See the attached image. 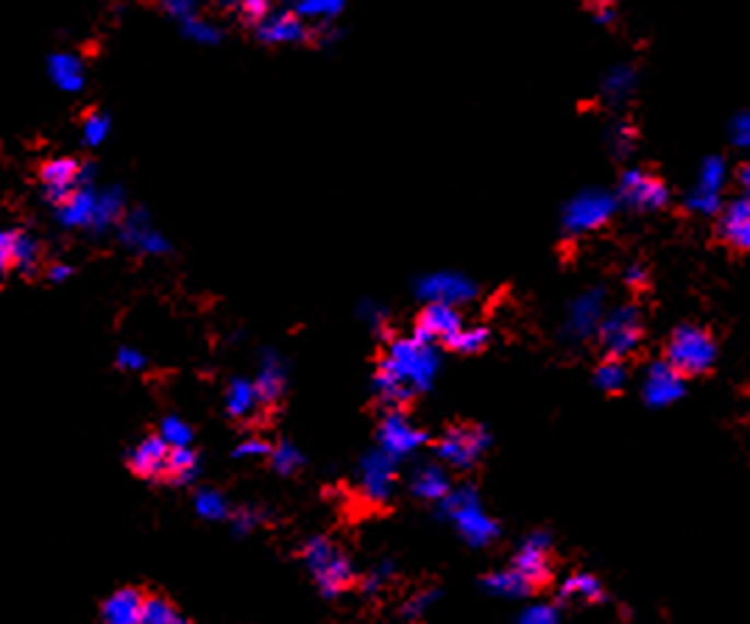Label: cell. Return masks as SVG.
I'll list each match as a JSON object with an SVG mask.
<instances>
[{
	"mask_svg": "<svg viewBox=\"0 0 750 624\" xmlns=\"http://www.w3.org/2000/svg\"><path fill=\"white\" fill-rule=\"evenodd\" d=\"M254 37L263 45L277 48V45L308 43L313 37V31H310V25L299 14H293L290 9H279V12L268 14L259 25H254Z\"/></svg>",
	"mask_w": 750,
	"mask_h": 624,
	"instance_id": "obj_17",
	"label": "cell"
},
{
	"mask_svg": "<svg viewBox=\"0 0 750 624\" xmlns=\"http://www.w3.org/2000/svg\"><path fill=\"white\" fill-rule=\"evenodd\" d=\"M458 330H463V315L458 312V307L436 304V301H432V304H425V310H422V315H418L413 337H418V340H425V343H432V340L443 343L455 335Z\"/></svg>",
	"mask_w": 750,
	"mask_h": 624,
	"instance_id": "obj_19",
	"label": "cell"
},
{
	"mask_svg": "<svg viewBox=\"0 0 750 624\" xmlns=\"http://www.w3.org/2000/svg\"><path fill=\"white\" fill-rule=\"evenodd\" d=\"M616 207H620V198L614 193L603 190V187H586L566 201L564 212H561V227L569 238L597 232L611 221Z\"/></svg>",
	"mask_w": 750,
	"mask_h": 624,
	"instance_id": "obj_4",
	"label": "cell"
},
{
	"mask_svg": "<svg viewBox=\"0 0 750 624\" xmlns=\"http://www.w3.org/2000/svg\"><path fill=\"white\" fill-rule=\"evenodd\" d=\"M616 198L631 212H658L670 204V187L656 173L645 171V167H631V171L622 173Z\"/></svg>",
	"mask_w": 750,
	"mask_h": 624,
	"instance_id": "obj_8",
	"label": "cell"
},
{
	"mask_svg": "<svg viewBox=\"0 0 750 624\" xmlns=\"http://www.w3.org/2000/svg\"><path fill=\"white\" fill-rule=\"evenodd\" d=\"M302 557L304 564H308L310 575L319 582L321 594L330 597V600L344 594L346 588L351 586V580H355V569H351L349 557L326 539H310L304 544Z\"/></svg>",
	"mask_w": 750,
	"mask_h": 624,
	"instance_id": "obj_5",
	"label": "cell"
},
{
	"mask_svg": "<svg viewBox=\"0 0 750 624\" xmlns=\"http://www.w3.org/2000/svg\"><path fill=\"white\" fill-rule=\"evenodd\" d=\"M728 182V165L723 157H706L697 167V178L692 184V190L683 198V207L692 215L701 218H712V215L723 212V190Z\"/></svg>",
	"mask_w": 750,
	"mask_h": 624,
	"instance_id": "obj_7",
	"label": "cell"
},
{
	"mask_svg": "<svg viewBox=\"0 0 750 624\" xmlns=\"http://www.w3.org/2000/svg\"><path fill=\"white\" fill-rule=\"evenodd\" d=\"M120 240L129 252L142 254V257H162V254L171 252V243H168L165 234L154 227L151 215L146 209H131L126 212V218L120 221Z\"/></svg>",
	"mask_w": 750,
	"mask_h": 624,
	"instance_id": "obj_14",
	"label": "cell"
},
{
	"mask_svg": "<svg viewBox=\"0 0 750 624\" xmlns=\"http://www.w3.org/2000/svg\"><path fill=\"white\" fill-rule=\"evenodd\" d=\"M223 7L232 9L249 25H259L272 14V0H223Z\"/></svg>",
	"mask_w": 750,
	"mask_h": 624,
	"instance_id": "obj_42",
	"label": "cell"
},
{
	"mask_svg": "<svg viewBox=\"0 0 750 624\" xmlns=\"http://www.w3.org/2000/svg\"><path fill=\"white\" fill-rule=\"evenodd\" d=\"M416 296L425 304L436 301V304L461 307L477 299V285L458 270H438V274H427L418 279Z\"/></svg>",
	"mask_w": 750,
	"mask_h": 624,
	"instance_id": "obj_12",
	"label": "cell"
},
{
	"mask_svg": "<svg viewBox=\"0 0 750 624\" xmlns=\"http://www.w3.org/2000/svg\"><path fill=\"white\" fill-rule=\"evenodd\" d=\"M719 238L737 252L750 254V198H734L719 212Z\"/></svg>",
	"mask_w": 750,
	"mask_h": 624,
	"instance_id": "obj_23",
	"label": "cell"
},
{
	"mask_svg": "<svg viewBox=\"0 0 750 624\" xmlns=\"http://www.w3.org/2000/svg\"><path fill=\"white\" fill-rule=\"evenodd\" d=\"M605 319V293L603 288H591L575 296L566 310L564 335L569 343H584L589 337H597L600 324Z\"/></svg>",
	"mask_w": 750,
	"mask_h": 624,
	"instance_id": "obj_10",
	"label": "cell"
},
{
	"mask_svg": "<svg viewBox=\"0 0 750 624\" xmlns=\"http://www.w3.org/2000/svg\"><path fill=\"white\" fill-rule=\"evenodd\" d=\"M37 259L39 243L32 234L18 232V229L0 232V265H3V270L18 268L25 276H34L37 274Z\"/></svg>",
	"mask_w": 750,
	"mask_h": 624,
	"instance_id": "obj_20",
	"label": "cell"
},
{
	"mask_svg": "<svg viewBox=\"0 0 750 624\" xmlns=\"http://www.w3.org/2000/svg\"><path fill=\"white\" fill-rule=\"evenodd\" d=\"M737 182L742 184V190H745V196L750 198V162H745L742 167H739V173H737Z\"/></svg>",
	"mask_w": 750,
	"mask_h": 624,
	"instance_id": "obj_56",
	"label": "cell"
},
{
	"mask_svg": "<svg viewBox=\"0 0 750 624\" xmlns=\"http://www.w3.org/2000/svg\"><path fill=\"white\" fill-rule=\"evenodd\" d=\"M486 343H488L486 326H463V330H458L455 335L449 337V340H443V346L458 351V355H477Z\"/></svg>",
	"mask_w": 750,
	"mask_h": 624,
	"instance_id": "obj_36",
	"label": "cell"
},
{
	"mask_svg": "<svg viewBox=\"0 0 750 624\" xmlns=\"http://www.w3.org/2000/svg\"><path fill=\"white\" fill-rule=\"evenodd\" d=\"M193 508H196V513L207 521H223L229 516L227 499H223L221 490L216 488L198 490L196 499H193Z\"/></svg>",
	"mask_w": 750,
	"mask_h": 624,
	"instance_id": "obj_37",
	"label": "cell"
},
{
	"mask_svg": "<svg viewBox=\"0 0 750 624\" xmlns=\"http://www.w3.org/2000/svg\"><path fill=\"white\" fill-rule=\"evenodd\" d=\"M441 355L432 349V343L418 337H396L388 343L385 355L374 373V391L388 411H402L416 393L432 388Z\"/></svg>",
	"mask_w": 750,
	"mask_h": 624,
	"instance_id": "obj_1",
	"label": "cell"
},
{
	"mask_svg": "<svg viewBox=\"0 0 750 624\" xmlns=\"http://www.w3.org/2000/svg\"><path fill=\"white\" fill-rule=\"evenodd\" d=\"M70 276H73V268L70 265H65V263H54L48 268V279L54 285H62V282H68Z\"/></svg>",
	"mask_w": 750,
	"mask_h": 624,
	"instance_id": "obj_55",
	"label": "cell"
},
{
	"mask_svg": "<svg viewBox=\"0 0 750 624\" xmlns=\"http://www.w3.org/2000/svg\"><path fill=\"white\" fill-rule=\"evenodd\" d=\"M394 575V566L391 564H380L377 569H371L369 571V577H366V582H364V591H369V594H377L382 586L388 582V577Z\"/></svg>",
	"mask_w": 750,
	"mask_h": 624,
	"instance_id": "obj_51",
	"label": "cell"
},
{
	"mask_svg": "<svg viewBox=\"0 0 750 624\" xmlns=\"http://www.w3.org/2000/svg\"><path fill=\"white\" fill-rule=\"evenodd\" d=\"M302 463H304L302 452H299V449H296L290 441H279L277 447L272 449V465L277 474H285V477H288V474L299 472Z\"/></svg>",
	"mask_w": 750,
	"mask_h": 624,
	"instance_id": "obj_43",
	"label": "cell"
},
{
	"mask_svg": "<svg viewBox=\"0 0 750 624\" xmlns=\"http://www.w3.org/2000/svg\"><path fill=\"white\" fill-rule=\"evenodd\" d=\"M377 443L385 454H391L394 460L411 458L413 452L427 443V432L422 427L411 421L402 411H388L385 418L380 421L377 429Z\"/></svg>",
	"mask_w": 750,
	"mask_h": 624,
	"instance_id": "obj_13",
	"label": "cell"
},
{
	"mask_svg": "<svg viewBox=\"0 0 750 624\" xmlns=\"http://www.w3.org/2000/svg\"><path fill=\"white\" fill-rule=\"evenodd\" d=\"M201 465H198V454L193 449H171L168 458L165 479L173 485H191L198 477Z\"/></svg>",
	"mask_w": 750,
	"mask_h": 624,
	"instance_id": "obj_34",
	"label": "cell"
},
{
	"mask_svg": "<svg viewBox=\"0 0 750 624\" xmlns=\"http://www.w3.org/2000/svg\"><path fill=\"white\" fill-rule=\"evenodd\" d=\"M609 146H611V151L616 153V157H627V153L634 151V146H636V129H634V126H631V123H627V120L611 123Z\"/></svg>",
	"mask_w": 750,
	"mask_h": 624,
	"instance_id": "obj_44",
	"label": "cell"
},
{
	"mask_svg": "<svg viewBox=\"0 0 750 624\" xmlns=\"http://www.w3.org/2000/svg\"><path fill=\"white\" fill-rule=\"evenodd\" d=\"M667 362L683 377H703L717 362V343L712 332L697 324H681L667 340Z\"/></svg>",
	"mask_w": 750,
	"mask_h": 624,
	"instance_id": "obj_3",
	"label": "cell"
},
{
	"mask_svg": "<svg viewBox=\"0 0 750 624\" xmlns=\"http://www.w3.org/2000/svg\"><path fill=\"white\" fill-rule=\"evenodd\" d=\"M272 449L268 443L263 441V438H246L243 443H238L234 447V458L238 460H254V458H272Z\"/></svg>",
	"mask_w": 750,
	"mask_h": 624,
	"instance_id": "obj_47",
	"label": "cell"
},
{
	"mask_svg": "<svg viewBox=\"0 0 750 624\" xmlns=\"http://www.w3.org/2000/svg\"><path fill=\"white\" fill-rule=\"evenodd\" d=\"M171 447L160 435H148L129 452V469L142 479H165Z\"/></svg>",
	"mask_w": 750,
	"mask_h": 624,
	"instance_id": "obj_21",
	"label": "cell"
},
{
	"mask_svg": "<svg viewBox=\"0 0 750 624\" xmlns=\"http://www.w3.org/2000/svg\"><path fill=\"white\" fill-rule=\"evenodd\" d=\"M595 12H603V9H614L616 0H586Z\"/></svg>",
	"mask_w": 750,
	"mask_h": 624,
	"instance_id": "obj_57",
	"label": "cell"
},
{
	"mask_svg": "<svg viewBox=\"0 0 750 624\" xmlns=\"http://www.w3.org/2000/svg\"><path fill=\"white\" fill-rule=\"evenodd\" d=\"M126 218V196L120 187H104L99 190V209H95L93 232L104 234L106 229L117 227Z\"/></svg>",
	"mask_w": 750,
	"mask_h": 624,
	"instance_id": "obj_30",
	"label": "cell"
},
{
	"mask_svg": "<svg viewBox=\"0 0 750 624\" xmlns=\"http://www.w3.org/2000/svg\"><path fill=\"white\" fill-rule=\"evenodd\" d=\"M162 12L171 14L173 20L185 23V20L196 18V0H160Z\"/></svg>",
	"mask_w": 750,
	"mask_h": 624,
	"instance_id": "obj_48",
	"label": "cell"
},
{
	"mask_svg": "<svg viewBox=\"0 0 750 624\" xmlns=\"http://www.w3.org/2000/svg\"><path fill=\"white\" fill-rule=\"evenodd\" d=\"M109 115L106 112H90V115L84 117V123H81V142H84L86 148H99L104 146V140L109 137Z\"/></svg>",
	"mask_w": 750,
	"mask_h": 624,
	"instance_id": "obj_40",
	"label": "cell"
},
{
	"mask_svg": "<svg viewBox=\"0 0 750 624\" xmlns=\"http://www.w3.org/2000/svg\"><path fill=\"white\" fill-rule=\"evenodd\" d=\"M436 600H438V591H422V594L411 597V600L405 602V608H402V613H405L407 619L425 616V611H427V608H430Z\"/></svg>",
	"mask_w": 750,
	"mask_h": 624,
	"instance_id": "obj_50",
	"label": "cell"
},
{
	"mask_svg": "<svg viewBox=\"0 0 750 624\" xmlns=\"http://www.w3.org/2000/svg\"><path fill=\"white\" fill-rule=\"evenodd\" d=\"M488 447H492L488 429L469 424V427H449L436 443V454L452 469H472L488 452Z\"/></svg>",
	"mask_w": 750,
	"mask_h": 624,
	"instance_id": "obj_9",
	"label": "cell"
},
{
	"mask_svg": "<svg viewBox=\"0 0 750 624\" xmlns=\"http://www.w3.org/2000/svg\"><path fill=\"white\" fill-rule=\"evenodd\" d=\"M290 12L299 14L304 23L330 25L341 12H344L346 0H288Z\"/></svg>",
	"mask_w": 750,
	"mask_h": 624,
	"instance_id": "obj_32",
	"label": "cell"
},
{
	"mask_svg": "<svg viewBox=\"0 0 750 624\" xmlns=\"http://www.w3.org/2000/svg\"><path fill=\"white\" fill-rule=\"evenodd\" d=\"M728 137L737 148H750V109L734 115V120L728 123Z\"/></svg>",
	"mask_w": 750,
	"mask_h": 624,
	"instance_id": "obj_46",
	"label": "cell"
},
{
	"mask_svg": "<svg viewBox=\"0 0 750 624\" xmlns=\"http://www.w3.org/2000/svg\"><path fill=\"white\" fill-rule=\"evenodd\" d=\"M364 319H366V324H369L371 332L385 330L388 315H385V310H382V307L374 304V301H366L364 304Z\"/></svg>",
	"mask_w": 750,
	"mask_h": 624,
	"instance_id": "obj_53",
	"label": "cell"
},
{
	"mask_svg": "<svg viewBox=\"0 0 750 624\" xmlns=\"http://www.w3.org/2000/svg\"><path fill=\"white\" fill-rule=\"evenodd\" d=\"M142 624H191L176 608L162 597H148L146 613H142Z\"/></svg>",
	"mask_w": 750,
	"mask_h": 624,
	"instance_id": "obj_41",
	"label": "cell"
},
{
	"mask_svg": "<svg viewBox=\"0 0 750 624\" xmlns=\"http://www.w3.org/2000/svg\"><path fill=\"white\" fill-rule=\"evenodd\" d=\"M357 485L366 502L385 505L396 488V460L382 452L380 447L371 449L360 460V472H357Z\"/></svg>",
	"mask_w": 750,
	"mask_h": 624,
	"instance_id": "obj_11",
	"label": "cell"
},
{
	"mask_svg": "<svg viewBox=\"0 0 750 624\" xmlns=\"http://www.w3.org/2000/svg\"><path fill=\"white\" fill-rule=\"evenodd\" d=\"M561 602H580V605H597V602L605 600L603 582L597 580L589 571H575L564 580V586L558 588Z\"/></svg>",
	"mask_w": 750,
	"mask_h": 624,
	"instance_id": "obj_28",
	"label": "cell"
},
{
	"mask_svg": "<svg viewBox=\"0 0 750 624\" xmlns=\"http://www.w3.org/2000/svg\"><path fill=\"white\" fill-rule=\"evenodd\" d=\"M257 513H254L252 508H243V510H238V513L232 516V524H234V533L238 535H249L257 527Z\"/></svg>",
	"mask_w": 750,
	"mask_h": 624,
	"instance_id": "obj_52",
	"label": "cell"
},
{
	"mask_svg": "<svg viewBox=\"0 0 750 624\" xmlns=\"http://www.w3.org/2000/svg\"><path fill=\"white\" fill-rule=\"evenodd\" d=\"M642 337H645V324H642L639 307L634 304H620L605 312L600 332H597V340L603 346L605 357H616V360L634 355L642 346Z\"/></svg>",
	"mask_w": 750,
	"mask_h": 624,
	"instance_id": "obj_6",
	"label": "cell"
},
{
	"mask_svg": "<svg viewBox=\"0 0 750 624\" xmlns=\"http://www.w3.org/2000/svg\"><path fill=\"white\" fill-rule=\"evenodd\" d=\"M95 209H99V193L93 184H81L56 207V218L65 229H93Z\"/></svg>",
	"mask_w": 750,
	"mask_h": 624,
	"instance_id": "obj_22",
	"label": "cell"
},
{
	"mask_svg": "<svg viewBox=\"0 0 750 624\" xmlns=\"http://www.w3.org/2000/svg\"><path fill=\"white\" fill-rule=\"evenodd\" d=\"M625 282L634 290L647 288V270L642 268V265H631V268L625 270Z\"/></svg>",
	"mask_w": 750,
	"mask_h": 624,
	"instance_id": "obj_54",
	"label": "cell"
},
{
	"mask_svg": "<svg viewBox=\"0 0 750 624\" xmlns=\"http://www.w3.org/2000/svg\"><path fill=\"white\" fill-rule=\"evenodd\" d=\"M634 90H636L634 65H616V68H611L609 73L603 76V81H600V92H603V99L614 106L627 104V101L634 99Z\"/></svg>",
	"mask_w": 750,
	"mask_h": 624,
	"instance_id": "obj_29",
	"label": "cell"
},
{
	"mask_svg": "<svg viewBox=\"0 0 750 624\" xmlns=\"http://www.w3.org/2000/svg\"><path fill=\"white\" fill-rule=\"evenodd\" d=\"M627 380H631V371H627L625 360H616V357H605L595 371V385L603 393L625 391Z\"/></svg>",
	"mask_w": 750,
	"mask_h": 624,
	"instance_id": "obj_35",
	"label": "cell"
},
{
	"mask_svg": "<svg viewBox=\"0 0 750 624\" xmlns=\"http://www.w3.org/2000/svg\"><path fill=\"white\" fill-rule=\"evenodd\" d=\"M441 516H447L472 546H488L499 535L497 521L483 510L477 490L472 485L449 490L447 499H441Z\"/></svg>",
	"mask_w": 750,
	"mask_h": 624,
	"instance_id": "obj_2",
	"label": "cell"
},
{
	"mask_svg": "<svg viewBox=\"0 0 750 624\" xmlns=\"http://www.w3.org/2000/svg\"><path fill=\"white\" fill-rule=\"evenodd\" d=\"M182 34H185L191 43L204 45V48H212V45H218L223 39L221 25L209 23V20H201L198 14L196 18H191V20H185V23H182Z\"/></svg>",
	"mask_w": 750,
	"mask_h": 624,
	"instance_id": "obj_38",
	"label": "cell"
},
{
	"mask_svg": "<svg viewBox=\"0 0 750 624\" xmlns=\"http://www.w3.org/2000/svg\"><path fill=\"white\" fill-rule=\"evenodd\" d=\"M259 404H263V398H259L257 385H254V382L243 380V377H238V380L229 382V388H227L229 416L249 418V416H254V411H257Z\"/></svg>",
	"mask_w": 750,
	"mask_h": 624,
	"instance_id": "obj_31",
	"label": "cell"
},
{
	"mask_svg": "<svg viewBox=\"0 0 750 624\" xmlns=\"http://www.w3.org/2000/svg\"><path fill=\"white\" fill-rule=\"evenodd\" d=\"M148 597H142L137 588H117L115 594L101 608L104 624H142Z\"/></svg>",
	"mask_w": 750,
	"mask_h": 624,
	"instance_id": "obj_24",
	"label": "cell"
},
{
	"mask_svg": "<svg viewBox=\"0 0 750 624\" xmlns=\"http://www.w3.org/2000/svg\"><path fill=\"white\" fill-rule=\"evenodd\" d=\"M81 162L70 160V157H59V160H48L39 167V187H43V196L48 204H59L81 187Z\"/></svg>",
	"mask_w": 750,
	"mask_h": 624,
	"instance_id": "obj_18",
	"label": "cell"
},
{
	"mask_svg": "<svg viewBox=\"0 0 750 624\" xmlns=\"http://www.w3.org/2000/svg\"><path fill=\"white\" fill-rule=\"evenodd\" d=\"M483 586L497 597H508V600H522V597H530L535 591L517 569H505V571H494L483 580Z\"/></svg>",
	"mask_w": 750,
	"mask_h": 624,
	"instance_id": "obj_33",
	"label": "cell"
},
{
	"mask_svg": "<svg viewBox=\"0 0 750 624\" xmlns=\"http://www.w3.org/2000/svg\"><path fill=\"white\" fill-rule=\"evenodd\" d=\"M511 569H517L530 586L539 591L542 586H547L550 577H553V557H550V535L533 533L530 539H524V544L519 546L517 555H514Z\"/></svg>",
	"mask_w": 750,
	"mask_h": 624,
	"instance_id": "obj_16",
	"label": "cell"
},
{
	"mask_svg": "<svg viewBox=\"0 0 750 624\" xmlns=\"http://www.w3.org/2000/svg\"><path fill=\"white\" fill-rule=\"evenodd\" d=\"M254 385H257V393H259V398H263V404H277L279 398H282L285 385H288V368H285L282 357H279L277 351H272V349L263 351V362H259V371H257Z\"/></svg>",
	"mask_w": 750,
	"mask_h": 624,
	"instance_id": "obj_25",
	"label": "cell"
},
{
	"mask_svg": "<svg viewBox=\"0 0 750 624\" xmlns=\"http://www.w3.org/2000/svg\"><path fill=\"white\" fill-rule=\"evenodd\" d=\"M517 624H561V613L555 605H530L524 608Z\"/></svg>",
	"mask_w": 750,
	"mask_h": 624,
	"instance_id": "obj_45",
	"label": "cell"
},
{
	"mask_svg": "<svg viewBox=\"0 0 750 624\" xmlns=\"http://www.w3.org/2000/svg\"><path fill=\"white\" fill-rule=\"evenodd\" d=\"M48 79L62 92H81L86 84L84 61L76 54H54L48 56Z\"/></svg>",
	"mask_w": 750,
	"mask_h": 624,
	"instance_id": "obj_26",
	"label": "cell"
},
{
	"mask_svg": "<svg viewBox=\"0 0 750 624\" xmlns=\"http://www.w3.org/2000/svg\"><path fill=\"white\" fill-rule=\"evenodd\" d=\"M686 393V377L667 360H656L645 371L642 380V396L650 407H670Z\"/></svg>",
	"mask_w": 750,
	"mask_h": 624,
	"instance_id": "obj_15",
	"label": "cell"
},
{
	"mask_svg": "<svg viewBox=\"0 0 750 624\" xmlns=\"http://www.w3.org/2000/svg\"><path fill=\"white\" fill-rule=\"evenodd\" d=\"M411 490L418 496V499L441 502V499H447L449 496V490H452V483H449V474L443 472V465L425 463V465H418L416 472H413Z\"/></svg>",
	"mask_w": 750,
	"mask_h": 624,
	"instance_id": "obj_27",
	"label": "cell"
},
{
	"mask_svg": "<svg viewBox=\"0 0 750 624\" xmlns=\"http://www.w3.org/2000/svg\"><path fill=\"white\" fill-rule=\"evenodd\" d=\"M146 366V355L140 349H135V346H120L117 349V368H124V371H142Z\"/></svg>",
	"mask_w": 750,
	"mask_h": 624,
	"instance_id": "obj_49",
	"label": "cell"
},
{
	"mask_svg": "<svg viewBox=\"0 0 750 624\" xmlns=\"http://www.w3.org/2000/svg\"><path fill=\"white\" fill-rule=\"evenodd\" d=\"M160 438L171 449H191L193 427L178 416H165L160 424Z\"/></svg>",
	"mask_w": 750,
	"mask_h": 624,
	"instance_id": "obj_39",
	"label": "cell"
}]
</instances>
